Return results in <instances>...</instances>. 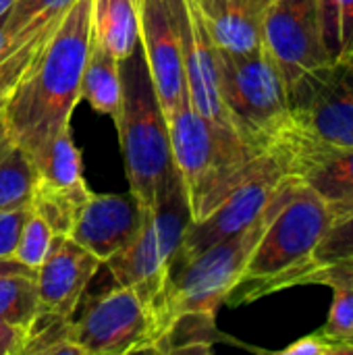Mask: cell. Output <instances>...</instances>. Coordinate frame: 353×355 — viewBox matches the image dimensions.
Wrapping results in <instances>:
<instances>
[{"label": "cell", "mask_w": 353, "mask_h": 355, "mask_svg": "<svg viewBox=\"0 0 353 355\" xmlns=\"http://www.w3.org/2000/svg\"><path fill=\"white\" fill-rule=\"evenodd\" d=\"M15 2H17V0H0V17H4V15L12 8Z\"/></svg>", "instance_id": "obj_37"}, {"label": "cell", "mask_w": 353, "mask_h": 355, "mask_svg": "<svg viewBox=\"0 0 353 355\" xmlns=\"http://www.w3.org/2000/svg\"><path fill=\"white\" fill-rule=\"evenodd\" d=\"M100 266L102 260L69 235H54L44 262L35 268L40 310L73 316Z\"/></svg>", "instance_id": "obj_14"}, {"label": "cell", "mask_w": 353, "mask_h": 355, "mask_svg": "<svg viewBox=\"0 0 353 355\" xmlns=\"http://www.w3.org/2000/svg\"><path fill=\"white\" fill-rule=\"evenodd\" d=\"M350 258H353V214L343 220H335L331 225V229L327 231V235L322 237L318 248L295 270H291L281 281L279 291L302 285L308 275H312L320 268H327L331 264L350 260Z\"/></svg>", "instance_id": "obj_22"}, {"label": "cell", "mask_w": 353, "mask_h": 355, "mask_svg": "<svg viewBox=\"0 0 353 355\" xmlns=\"http://www.w3.org/2000/svg\"><path fill=\"white\" fill-rule=\"evenodd\" d=\"M144 208L131 196L89 193L79 208L69 237L102 262L135 239L144 225Z\"/></svg>", "instance_id": "obj_13"}, {"label": "cell", "mask_w": 353, "mask_h": 355, "mask_svg": "<svg viewBox=\"0 0 353 355\" xmlns=\"http://www.w3.org/2000/svg\"><path fill=\"white\" fill-rule=\"evenodd\" d=\"M89 42L92 0H75L4 98L0 116L6 135L27 156L69 127L81 100Z\"/></svg>", "instance_id": "obj_1"}, {"label": "cell", "mask_w": 353, "mask_h": 355, "mask_svg": "<svg viewBox=\"0 0 353 355\" xmlns=\"http://www.w3.org/2000/svg\"><path fill=\"white\" fill-rule=\"evenodd\" d=\"M173 8L181 35L189 104L212 125L235 133L221 96L216 46L206 29L198 4L196 0H173Z\"/></svg>", "instance_id": "obj_12"}, {"label": "cell", "mask_w": 353, "mask_h": 355, "mask_svg": "<svg viewBox=\"0 0 353 355\" xmlns=\"http://www.w3.org/2000/svg\"><path fill=\"white\" fill-rule=\"evenodd\" d=\"M331 225L333 214L327 204L310 185L298 179L287 202L256 243L241 279L225 304L241 306L277 293L281 281L318 248Z\"/></svg>", "instance_id": "obj_5"}, {"label": "cell", "mask_w": 353, "mask_h": 355, "mask_svg": "<svg viewBox=\"0 0 353 355\" xmlns=\"http://www.w3.org/2000/svg\"><path fill=\"white\" fill-rule=\"evenodd\" d=\"M40 312V295L33 272H12L0 277V322L29 329Z\"/></svg>", "instance_id": "obj_24"}, {"label": "cell", "mask_w": 353, "mask_h": 355, "mask_svg": "<svg viewBox=\"0 0 353 355\" xmlns=\"http://www.w3.org/2000/svg\"><path fill=\"white\" fill-rule=\"evenodd\" d=\"M12 272H33L31 268L23 266L15 258H0V277L2 275H12Z\"/></svg>", "instance_id": "obj_33"}, {"label": "cell", "mask_w": 353, "mask_h": 355, "mask_svg": "<svg viewBox=\"0 0 353 355\" xmlns=\"http://www.w3.org/2000/svg\"><path fill=\"white\" fill-rule=\"evenodd\" d=\"M123 102L117 123L131 196L150 210L162 185L177 171L166 116L158 102L141 46L121 60Z\"/></svg>", "instance_id": "obj_4"}, {"label": "cell", "mask_w": 353, "mask_h": 355, "mask_svg": "<svg viewBox=\"0 0 353 355\" xmlns=\"http://www.w3.org/2000/svg\"><path fill=\"white\" fill-rule=\"evenodd\" d=\"M27 331L0 322V355H23Z\"/></svg>", "instance_id": "obj_31"}, {"label": "cell", "mask_w": 353, "mask_h": 355, "mask_svg": "<svg viewBox=\"0 0 353 355\" xmlns=\"http://www.w3.org/2000/svg\"><path fill=\"white\" fill-rule=\"evenodd\" d=\"M287 98L291 123L283 141L298 177L316 158L353 148V54L306 73Z\"/></svg>", "instance_id": "obj_6"}, {"label": "cell", "mask_w": 353, "mask_h": 355, "mask_svg": "<svg viewBox=\"0 0 353 355\" xmlns=\"http://www.w3.org/2000/svg\"><path fill=\"white\" fill-rule=\"evenodd\" d=\"M33 164V193L67 198L77 204H85L92 189L85 185L81 171V154L73 141L71 127L58 131L31 156Z\"/></svg>", "instance_id": "obj_15"}, {"label": "cell", "mask_w": 353, "mask_h": 355, "mask_svg": "<svg viewBox=\"0 0 353 355\" xmlns=\"http://www.w3.org/2000/svg\"><path fill=\"white\" fill-rule=\"evenodd\" d=\"M29 214V206L0 212V258H15V250Z\"/></svg>", "instance_id": "obj_29"}, {"label": "cell", "mask_w": 353, "mask_h": 355, "mask_svg": "<svg viewBox=\"0 0 353 355\" xmlns=\"http://www.w3.org/2000/svg\"><path fill=\"white\" fill-rule=\"evenodd\" d=\"M291 177H298L293 156L289 146L281 139L277 146L256 156L246 177L214 210L189 225L169 270L196 258L210 245L248 229L264 212L277 189Z\"/></svg>", "instance_id": "obj_8"}, {"label": "cell", "mask_w": 353, "mask_h": 355, "mask_svg": "<svg viewBox=\"0 0 353 355\" xmlns=\"http://www.w3.org/2000/svg\"><path fill=\"white\" fill-rule=\"evenodd\" d=\"M6 17H8V12L4 15V17H0V62L2 60H6L10 54H8V46H6V40H4V25H6Z\"/></svg>", "instance_id": "obj_34"}, {"label": "cell", "mask_w": 353, "mask_h": 355, "mask_svg": "<svg viewBox=\"0 0 353 355\" xmlns=\"http://www.w3.org/2000/svg\"><path fill=\"white\" fill-rule=\"evenodd\" d=\"M92 40L125 60L139 46L137 0H92Z\"/></svg>", "instance_id": "obj_18"}, {"label": "cell", "mask_w": 353, "mask_h": 355, "mask_svg": "<svg viewBox=\"0 0 353 355\" xmlns=\"http://www.w3.org/2000/svg\"><path fill=\"white\" fill-rule=\"evenodd\" d=\"M298 179L300 177L287 179L277 189L264 212L248 229L210 245L196 258L169 270L164 289L152 306L158 337L162 335L166 324L183 312H218L231 289L241 279L256 243L260 241L273 216L287 202Z\"/></svg>", "instance_id": "obj_2"}, {"label": "cell", "mask_w": 353, "mask_h": 355, "mask_svg": "<svg viewBox=\"0 0 353 355\" xmlns=\"http://www.w3.org/2000/svg\"><path fill=\"white\" fill-rule=\"evenodd\" d=\"M81 98H85L98 114L112 116L114 121L119 119L123 102L121 62L94 40L89 42L81 77Z\"/></svg>", "instance_id": "obj_19"}, {"label": "cell", "mask_w": 353, "mask_h": 355, "mask_svg": "<svg viewBox=\"0 0 353 355\" xmlns=\"http://www.w3.org/2000/svg\"><path fill=\"white\" fill-rule=\"evenodd\" d=\"M350 281H353V279H350ZM343 283H347V281H343ZM335 285H339V283H335Z\"/></svg>", "instance_id": "obj_39"}, {"label": "cell", "mask_w": 353, "mask_h": 355, "mask_svg": "<svg viewBox=\"0 0 353 355\" xmlns=\"http://www.w3.org/2000/svg\"><path fill=\"white\" fill-rule=\"evenodd\" d=\"M300 179L310 185L335 220H343L353 214V148L329 152L310 162Z\"/></svg>", "instance_id": "obj_17"}, {"label": "cell", "mask_w": 353, "mask_h": 355, "mask_svg": "<svg viewBox=\"0 0 353 355\" xmlns=\"http://www.w3.org/2000/svg\"><path fill=\"white\" fill-rule=\"evenodd\" d=\"M283 355H331V345L318 333H314L285 347Z\"/></svg>", "instance_id": "obj_32"}, {"label": "cell", "mask_w": 353, "mask_h": 355, "mask_svg": "<svg viewBox=\"0 0 353 355\" xmlns=\"http://www.w3.org/2000/svg\"><path fill=\"white\" fill-rule=\"evenodd\" d=\"M331 289L335 291L331 314L318 335L331 345L333 352L335 345L353 339V281L331 285Z\"/></svg>", "instance_id": "obj_27"}, {"label": "cell", "mask_w": 353, "mask_h": 355, "mask_svg": "<svg viewBox=\"0 0 353 355\" xmlns=\"http://www.w3.org/2000/svg\"><path fill=\"white\" fill-rule=\"evenodd\" d=\"M350 279H353V258L331 264L327 268H320V270L308 275L302 285H329L331 287L335 283H343Z\"/></svg>", "instance_id": "obj_30"}, {"label": "cell", "mask_w": 353, "mask_h": 355, "mask_svg": "<svg viewBox=\"0 0 353 355\" xmlns=\"http://www.w3.org/2000/svg\"><path fill=\"white\" fill-rule=\"evenodd\" d=\"M139 46L164 116L177 110L187 96L183 48L173 0H137Z\"/></svg>", "instance_id": "obj_11"}, {"label": "cell", "mask_w": 353, "mask_h": 355, "mask_svg": "<svg viewBox=\"0 0 353 355\" xmlns=\"http://www.w3.org/2000/svg\"><path fill=\"white\" fill-rule=\"evenodd\" d=\"M73 4L75 0H17L4 25L8 54L17 52L40 31L56 25Z\"/></svg>", "instance_id": "obj_21"}, {"label": "cell", "mask_w": 353, "mask_h": 355, "mask_svg": "<svg viewBox=\"0 0 353 355\" xmlns=\"http://www.w3.org/2000/svg\"><path fill=\"white\" fill-rule=\"evenodd\" d=\"M256 2H258V4H260V6H262L264 10H266V8H268V6H270V4H273L275 0H256Z\"/></svg>", "instance_id": "obj_38"}, {"label": "cell", "mask_w": 353, "mask_h": 355, "mask_svg": "<svg viewBox=\"0 0 353 355\" xmlns=\"http://www.w3.org/2000/svg\"><path fill=\"white\" fill-rule=\"evenodd\" d=\"M52 239H54L52 229L37 214L31 212L23 227V233L19 237V243L15 250V260H19L23 266L35 270L44 262V258L52 245Z\"/></svg>", "instance_id": "obj_28"}, {"label": "cell", "mask_w": 353, "mask_h": 355, "mask_svg": "<svg viewBox=\"0 0 353 355\" xmlns=\"http://www.w3.org/2000/svg\"><path fill=\"white\" fill-rule=\"evenodd\" d=\"M262 46L277 64L287 92L306 73L329 62L316 0H275L262 17Z\"/></svg>", "instance_id": "obj_10"}, {"label": "cell", "mask_w": 353, "mask_h": 355, "mask_svg": "<svg viewBox=\"0 0 353 355\" xmlns=\"http://www.w3.org/2000/svg\"><path fill=\"white\" fill-rule=\"evenodd\" d=\"M221 96L239 139L254 152L277 146L289 131L285 81L262 48L231 54L216 48Z\"/></svg>", "instance_id": "obj_7"}, {"label": "cell", "mask_w": 353, "mask_h": 355, "mask_svg": "<svg viewBox=\"0 0 353 355\" xmlns=\"http://www.w3.org/2000/svg\"><path fill=\"white\" fill-rule=\"evenodd\" d=\"M214 46L231 54L262 48L264 8L256 0H196Z\"/></svg>", "instance_id": "obj_16"}, {"label": "cell", "mask_w": 353, "mask_h": 355, "mask_svg": "<svg viewBox=\"0 0 353 355\" xmlns=\"http://www.w3.org/2000/svg\"><path fill=\"white\" fill-rule=\"evenodd\" d=\"M320 40L329 60L353 54V0H316Z\"/></svg>", "instance_id": "obj_25"}, {"label": "cell", "mask_w": 353, "mask_h": 355, "mask_svg": "<svg viewBox=\"0 0 353 355\" xmlns=\"http://www.w3.org/2000/svg\"><path fill=\"white\" fill-rule=\"evenodd\" d=\"M166 125L191 216L200 220L227 198L262 152L250 150L237 133L206 121L189 100L166 116Z\"/></svg>", "instance_id": "obj_3"}, {"label": "cell", "mask_w": 353, "mask_h": 355, "mask_svg": "<svg viewBox=\"0 0 353 355\" xmlns=\"http://www.w3.org/2000/svg\"><path fill=\"white\" fill-rule=\"evenodd\" d=\"M10 146H12V144H10V139H8V135H6V129H4V123H2V116H0V158L8 152Z\"/></svg>", "instance_id": "obj_35"}, {"label": "cell", "mask_w": 353, "mask_h": 355, "mask_svg": "<svg viewBox=\"0 0 353 355\" xmlns=\"http://www.w3.org/2000/svg\"><path fill=\"white\" fill-rule=\"evenodd\" d=\"M71 331L83 355L154 354L158 337L152 310L127 287L89 297Z\"/></svg>", "instance_id": "obj_9"}, {"label": "cell", "mask_w": 353, "mask_h": 355, "mask_svg": "<svg viewBox=\"0 0 353 355\" xmlns=\"http://www.w3.org/2000/svg\"><path fill=\"white\" fill-rule=\"evenodd\" d=\"M33 193V164L19 148L10 146L0 158V212L25 208Z\"/></svg>", "instance_id": "obj_26"}, {"label": "cell", "mask_w": 353, "mask_h": 355, "mask_svg": "<svg viewBox=\"0 0 353 355\" xmlns=\"http://www.w3.org/2000/svg\"><path fill=\"white\" fill-rule=\"evenodd\" d=\"M331 355H353V339L341 343V345H335Z\"/></svg>", "instance_id": "obj_36"}, {"label": "cell", "mask_w": 353, "mask_h": 355, "mask_svg": "<svg viewBox=\"0 0 353 355\" xmlns=\"http://www.w3.org/2000/svg\"><path fill=\"white\" fill-rule=\"evenodd\" d=\"M73 316L40 310L27 329L23 355H83L73 341Z\"/></svg>", "instance_id": "obj_23"}, {"label": "cell", "mask_w": 353, "mask_h": 355, "mask_svg": "<svg viewBox=\"0 0 353 355\" xmlns=\"http://www.w3.org/2000/svg\"><path fill=\"white\" fill-rule=\"evenodd\" d=\"M216 314L183 312L175 316L154 345V354H210L223 339L216 329Z\"/></svg>", "instance_id": "obj_20"}]
</instances>
